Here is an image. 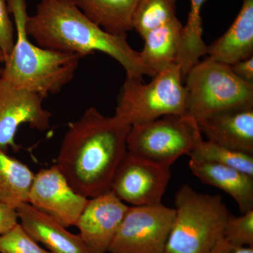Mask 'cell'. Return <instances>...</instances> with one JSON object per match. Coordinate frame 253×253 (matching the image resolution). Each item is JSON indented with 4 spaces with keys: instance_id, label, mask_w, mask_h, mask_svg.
I'll return each instance as SVG.
<instances>
[{
    "instance_id": "cell-30",
    "label": "cell",
    "mask_w": 253,
    "mask_h": 253,
    "mask_svg": "<svg viewBox=\"0 0 253 253\" xmlns=\"http://www.w3.org/2000/svg\"><path fill=\"white\" fill-rule=\"evenodd\" d=\"M1 73H2V67H0V77H1Z\"/></svg>"
},
{
    "instance_id": "cell-7",
    "label": "cell",
    "mask_w": 253,
    "mask_h": 253,
    "mask_svg": "<svg viewBox=\"0 0 253 253\" xmlns=\"http://www.w3.org/2000/svg\"><path fill=\"white\" fill-rule=\"evenodd\" d=\"M198 123L189 115H169L131 126L128 152L161 166L170 167L189 155L202 139Z\"/></svg>"
},
{
    "instance_id": "cell-19",
    "label": "cell",
    "mask_w": 253,
    "mask_h": 253,
    "mask_svg": "<svg viewBox=\"0 0 253 253\" xmlns=\"http://www.w3.org/2000/svg\"><path fill=\"white\" fill-rule=\"evenodd\" d=\"M35 174L26 164L0 150V201L16 208L28 203Z\"/></svg>"
},
{
    "instance_id": "cell-8",
    "label": "cell",
    "mask_w": 253,
    "mask_h": 253,
    "mask_svg": "<svg viewBox=\"0 0 253 253\" xmlns=\"http://www.w3.org/2000/svg\"><path fill=\"white\" fill-rule=\"evenodd\" d=\"M175 209L162 203L129 207L110 253H165Z\"/></svg>"
},
{
    "instance_id": "cell-23",
    "label": "cell",
    "mask_w": 253,
    "mask_h": 253,
    "mask_svg": "<svg viewBox=\"0 0 253 253\" xmlns=\"http://www.w3.org/2000/svg\"><path fill=\"white\" fill-rule=\"evenodd\" d=\"M0 253H51L42 249L18 223L0 236Z\"/></svg>"
},
{
    "instance_id": "cell-22",
    "label": "cell",
    "mask_w": 253,
    "mask_h": 253,
    "mask_svg": "<svg viewBox=\"0 0 253 253\" xmlns=\"http://www.w3.org/2000/svg\"><path fill=\"white\" fill-rule=\"evenodd\" d=\"M177 0H137L132 16V29L141 38L176 17Z\"/></svg>"
},
{
    "instance_id": "cell-17",
    "label": "cell",
    "mask_w": 253,
    "mask_h": 253,
    "mask_svg": "<svg viewBox=\"0 0 253 253\" xmlns=\"http://www.w3.org/2000/svg\"><path fill=\"white\" fill-rule=\"evenodd\" d=\"M182 29V24L176 17L143 38L144 45L139 54L142 63L154 76L176 62Z\"/></svg>"
},
{
    "instance_id": "cell-9",
    "label": "cell",
    "mask_w": 253,
    "mask_h": 253,
    "mask_svg": "<svg viewBox=\"0 0 253 253\" xmlns=\"http://www.w3.org/2000/svg\"><path fill=\"white\" fill-rule=\"evenodd\" d=\"M170 178V167L126 151L113 176L110 191L133 206L159 204Z\"/></svg>"
},
{
    "instance_id": "cell-15",
    "label": "cell",
    "mask_w": 253,
    "mask_h": 253,
    "mask_svg": "<svg viewBox=\"0 0 253 253\" xmlns=\"http://www.w3.org/2000/svg\"><path fill=\"white\" fill-rule=\"evenodd\" d=\"M206 55L227 65L253 56V0H243L236 19L224 35L207 46Z\"/></svg>"
},
{
    "instance_id": "cell-1",
    "label": "cell",
    "mask_w": 253,
    "mask_h": 253,
    "mask_svg": "<svg viewBox=\"0 0 253 253\" xmlns=\"http://www.w3.org/2000/svg\"><path fill=\"white\" fill-rule=\"evenodd\" d=\"M131 126L95 107L70 123L56 158L71 187L86 199L110 191L116 169L126 155Z\"/></svg>"
},
{
    "instance_id": "cell-5",
    "label": "cell",
    "mask_w": 253,
    "mask_h": 253,
    "mask_svg": "<svg viewBox=\"0 0 253 253\" xmlns=\"http://www.w3.org/2000/svg\"><path fill=\"white\" fill-rule=\"evenodd\" d=\"M149 83L126 77L115 116L129 125L141 124L169 115L186 114V93L179 63H174Z\"/></svg>"
},
{
    "instance_id": "cell-29",
    "label": "cell",
    "mask_w": 253,
    "mask_h": 253,
    "mask_svg": "<svg viewBox=\"0 0 253 253\" xmlns=\"http://www.w3.org/2000/svg\"><path fill=\"white\" fill-rule=\"evenodd\" d=\"M5 60H6V56L3 51H1V49H0V65L2 64V63H4Z\"/></svg>"
},
{
    "instance_id": "cell-4",
    "label": "cell",
    "mask_w": 253,
    "mask_h": 253,
    "mask_svg": "<svg viewBox=\"0 0 253 253\" xmlns=\"http://www.w3.org/2000/svg\"><path fill=\"white\" fill-rule=\"evenodd\" d=\"M175 218L165 253H206L223 237L229 209L220 195L184 184L175 195Z\"/></svg>"
},
{
    "instance_id": "cell-12",
    "label": "cell",
    "mask_w": 253,
    "mask_h": 253,
    "mask_svg": "<svg viewBox=\"0 0 253 253\" xmlns=\"http://www.w3.org/2000/svg\"><path fill=\"white\" fill-rule=\"evenodd\" d=\"M128 208L111 191L89 199L76 226L91 253H109Z\"/></svg>"
},
{
    "instance_id": "cell-20",
    "label": "cell",
    "mask_w": 253,
    "mask_h": 253,
    "mask_svg": "<svg viewBox=\"0 0 253 253\" xmlns=\"http://www.w3.org/2000/svg\"><path fill=\"white\" fill-rule=\"evenodd\" d=\"M207 0H190V10L185 26H183L180 46L176 62L181 66L185 78L193 66L206 55L207 45L203 40V20L201 11Z\"/></svg>"
},
{
    "instance_id": "cell-2",
    "label": "cell",
    "mask_w": 253,
    "mask_h": 253,
    "mask_svg": "<svg viewBox=\"0 0 253 253\" xmlns=\"http://www.w3.org/2000/svg\"><path fill=\"white\" fill-rule=\"evenodd\" d=\"M26 31L44 49L81 57L101 51L123 66L126 77L139 80L144 76L154 77L142 63L139 52L129 45L126 35L105 31L71 0H41L35 14L28 16Z\"/></svg>"
},
{
    "instance_id": "cell-16",
    "label": "cell",
    "mask_w": 253,
    "mask_h": 253,
    "mask_svg": "<svg viewBox=\"0 0 253 253\" xmlns=\"http://www.w3.org/2000/svg\"><path fill=\"white\" fill-rule=\"evenodd\" d=\"M189 168L204 184L230 195L242 214L253 211V176L234 168L190 158Z\"/></svg>"
},
{
    "instance_id": "cell-13",
    "label": "cell",
    "mask_w": 253,
    "mask_h": 253,
    "mask_svg": "<svg viewBox=\"0 0 253 253\" xmlns=\"http://www.w3.org/2000/svg\"><path fill=\"white\" fill-rule=\"evenodd\" d=\"M197 123L208 141L253 155V105L216 113Z\"/></svg>"
},
{
    "instance_id": "cell-10",
    "label": "cell",
    "mask_w": 253,
    "mask_h": 253,
    "mask_svg": "<svg viewBox=\"0 0 253 253\" xmlns=\"http://www.w3.org/2000/svg\"><path fill=\"white\" fill-rule=\"evenodd\" d=\"M44 99L0 77V150L20 149L15 136L22 125L42 131L49 129L51 113L43 106Z\"/></svg>"
},
{
    "instance_id": "cell-25",
    "label": "cell",
    "mask_w": 253,
    "mask_h": 253,
    "mask_svg": "<svg viewBox=\"0 0 253 253\" xmlns=\"http://www.w3.org/2000/svg\"><path fill=\"white\" fill-rule=\"evenodd\" d=\"M8 0H0V49L6 58L14 47L16 31L9 16Z\"/></svg>"
},
{
    "instance_id": "cell-21",
    "label": "cell",
    "mask_w": 253,
    "mask_h": 253,
    "mask_svg": "<svg viewBox=\"0 0 253 253\" xmlns=\"http://www.w3.org/2000/svg\"><path fill=\"white\" fill-rule=\"evenodd\" d=\"M191 159L234 168L253 176V155L234 151L201 139L189 155Z\"/></svg>"
},
{
    "instance_id": "cell-26",
    "label": "cell",
    "mask_w": 253,
    "mask_h": 253,
    "mask_svg": "<svg viewBox=\"0 0 253 253\" xmlns=\"http://www.w3.org/2000/svg\"><path fill=\"white\" fill-rule=\"evenodd\" d=\"M18 223L16 208L0 201V236L12 229Z\"/></svg>"
},
{
    "instance_id": "cell-11",
    "label": "cell",
    "mask_w": 253,
    "mask_h": 253,
    "mask_svg": "<svg viewBox=\"0 0 253 253\" xmlns=\"http://www.w3.org/2000/svg\"><path fill=\"white\" fill-rule=\"evenodd\" d=\"M89 199L71 187L56 165L35 174L28 204L65 227L76 226Z\"/></svg>"
},
{
    "instance_id": "cell-3",
    "label": "cell",
    "mask_w": 253,
    "mask_h": 253,
    "mask_svg": "<svg viewBox=\"0 0 253 253\" xmlns=\"http://www.w3.org/2000/svg\"><path fill=\"white\" fill-rule=\"evenodd\" d=\"M14 16L16 40L6 58L1 77L11 84L46 98L59 93L74 78L81 56L33 44L26 31L25 0H8Z\"/></svg>"
},
{
    "instance_id": "cell-6",
    "label": "cell",
    "mask_w": 253,
    "mask_h": 253,
    "mask_svg": "<svg viewBox=\"0 0 253 253\" xmlns=\"http://www.w3.org/2000/svg\"><path fill=\"white\" fill-rule=\"evenodd\" d=\"M185 78L186 114L196 122L253 105V85L236 77L229 65L207 57L193 66Z\"/></svg>"
},
{
    "instance_id": "cell-28",
    "label": "cell",
    "mask_w": 253,
    "mask_h": 253,
    "mask_svg": "<svg viewBox=\"0 0 253 253\" xmlns=\"http://www.w3.org/2000/svg\"><path fill=\"white\" fill-rule=\"evenodd\" d=\"M206 253H253V248L236 246L221 237Z\"/></svg>"
},
{
    "instance_id": "cell-24",
    "label": "cell",
    "mask_w": 253,
    "mask_h": 253,
    "mask_svg": "<svg viewBox=\"0 0 253 253\" xmlns=\"http://www.w3.org/2000/svg\"><path fill=\"white\" fill-rule=\"evenodd\" d=\"M223 238L236 246L253 248V211L240 217L231 214L224 226Z\"/></svg>"
},
{
    "instance_id": "cell-27",
    "label": "cell",
    "mask_w": 253,
    "mask_h": 253,
    "mask_svg": "<svg viewBox=\"0 0 253 253\" xmlns=\"http://www.w3.org/2000/svg\"><path fill=\"white\" fill-rule=\"evenodd\" d=\"M232 73L241 81L253 85V56L229 65Z\"/></svg>"
},
{
    "instance_id": "cell-14",
    "label": "cell",
    "mask_w": 253,
    "mask_h": 253,
    "mask_svg": "<svg viewBox=\"0 0 253 253\" xmlns=\"http://www.w3.org/2000/svg\"><path fill=\"white\" fill-rule=\"evenodd\" d=\"M19 224L51 253H91L79 234L67 230L59 221L28 203L16 208Z\"/></svg>"
},
{
    "instance_id": "cell-18",
    "label": "cell",
    "mask_w": 253,
    "mask_h": 253,
    "mask_svg": "<svg viewBox=\"0 0 253 253\" xmlns=\"http://www.w3.org/2000/svg\"><path fill=\"white\" fill-rule=\"evenodd\" d=\"M86 17L105 31L126 35L132 29L137 0H71Z\"/></svg>"
}]
</instances>
